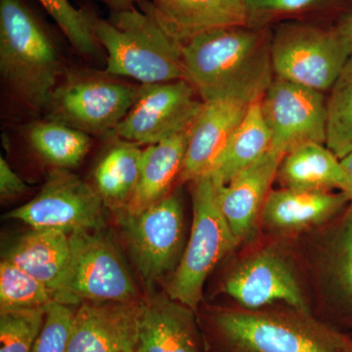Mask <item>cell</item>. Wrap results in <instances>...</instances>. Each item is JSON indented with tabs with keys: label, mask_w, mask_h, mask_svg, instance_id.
Segmentation results:
<instances>
[{
	"label": "cell",
	"mask_w": 352,
	"mask_h": 352,
	"mask_svg": "<svg viewBox=\"0 0 352 352\" xmlns=\"http://www.w3.org/2000/svg\"><path fill=\"white\" fill-rule=\"evenodd\" d=\"M142 154L140 145L118 138L100 157L94 170V187L106 207L117 212L131 201L138 187Z\"/></svg>",
	"instance_id": "cell-24"
},
{
	"label": "cell",
	"mask_w": 352,
	"mask_h": 352,
	"mask_svg": "<svg viewBox=\"0 0 352 352\" xmlns=\"http://www.w3.org/2000/svg\"><path fill=\"white\" fill-rule=\"evenodd\" d=\"M134 352H201L195 311L168 296L143 300Z\"/></svg>",
	"instance_id": "cell-19"
},
{
	"label": "cell",
	"mask_w": 352,
	"mask_h": 352,
	"mask_svg": "<svg viewBox=\"0 0 352 352\" xmlns=\"http://www.w3.org/2000/svg\"><path fill=\"white\" fill-rule=\"evenodd\" d=\"M29 187L10 168L3 157H0V196L2 200L16 198L27 192Z\"/></svg>",
	"instance_id": "cell-33"
},
{
	"label": "cell",
	"mask_w": 352,
	"mask_h": 352,
	"mask_svg": "<svg viewBox=\"0 0 352 352\" xmlns=\"http://www.w3.org/2000/svg\"><path fill=\"white\" fill-rule=\"evenodd\" d=\"M340 161H342V166L346 168L347 175H349V192L347 196L349 197V200H351V203L352 204V152L349 153L347 156L340 160Z\"/></svg>",
	"instance_id": "cell-35"
},
{
	"label": "cell",
	"mask_w": 352,
	"mask_h": 352,
	"mask_svg": "<svg viewBox=\"0 0 352 352\" xmlns=\"http://www.w3.org/2000/svg\"><path fill=\"white\" fill-rule=\"evenodd\" d=\"M62 62L56 46L23 0H0V73L13 96L47 108Z\"/></svg>",
	"instance_id": "cell-4"
},
{
	"label": "cell",
	"mask_w": 352,
	"mask_h": 352,
	"mask_svg": "<svg viewBox=\"0 0 352 352\" xmlns=\"http://www.w3.org/2000/svg\"><path fill=\"white\" fill-rule=\"evenodd\" d=\"M295 258L278 244L252 250L229 271L222 292L245 309L282 303L311 314Z\"/></svg>",
	"instance_id": "cell-10"
},
{
	"label": "cell",
	"mask_w": 352,
	"mask_h": 352,
	"mask_svg": "<svg viewBox=\"0 0 352 352\" xmlns=\"http://www.w3.org/2000/svg\"><path fill=\"white\" fill-rule=\"evenodd\" d=\"M191 126L143 150L138 187L131 201L122 210L138 212L170 194L173 183L179 179Z\"/></svg>",
	"instance_id": "cell-21"
},
{
	"label": "cell",
	"mask_w": 352,
	"mask_h": 352,
	"mask_svg": "<svg viewBox=\"0 0 352 352\" xmlns=\"http://www.w3.org/2000/svg\"><path fill=\"white\" fill-rule=\"evenodd\" d=\"M105 204L95 187L69 170L51 171L38 195L9 212L34 229H54L67 234L105 228Z\"/></svg>",
	"instance_id": "cell-11"
},
{
	"label": "cell",
	"mask_w": 352,
	"mask_h": 352,
	"mask_svg": "<svg viewBox=\"0 0 352 352\" xmlns=\"http://www.w3.org/2000/svg\"><path fill=\"white\" fill-rule=\"evenodd\" d=\"M140 87L96 76H71L53 92L47 108L50 120L85 133L103 135L129 112Z\"/></svg>",
	"instance_id": "cell-12"
},
{
	"label": "cell",
	"mask_w": 352,
	"mask_h": 352,
	"mask_svg": "<svg viewBox=\"0 0 352 352\" xmlns=\"http://www.w3.org/2000/svg\"><path fill=\"white\" fill-rule=\"evenodd\" d=\"M271 63L275 78L330 91L352 55L338 28L286 25L270 39Z\"/></svg>",
	"instance_id": "cell-8"
},
{
	"label": "cell",
	"mask_w": 352,
	"mask_h": 352,
	"mask_svg": "<svg viewBox=\"0 0 352 352\" xmlns=\"http://www.w3.org/2000/svg\"><path fill=\"white\" fill-rule=\"evenodd\" d=\"M282 157L270 149L226 184L219 183L220 208L240 245L254 241L258 235L263 205L276 180Z\"/></svg>",
	"instance_id": "cell-17"
},
{
	"label": "cell",
	"mask_w": 352,
	"mask_h": 352,
	"mask_svg": "<svg viewBox=\"0 0 352 352\" xmlns=\"http://www.w3.org/2000/svg\"><path fill=\"white\" fill-rule=\"evenodd\" d=\"M307 233L300 256L312 288L333 327L352 337V204Z\"/></svg>",
	"instance_id": "cell-7"
},
{
	"label": "cell",
	"mask_w": 352,
	"mask_h": 352,
	"mask_svg": "<svg viewBox=\"0 0 352 352\" xmlns=\"http://www.w3.org/2000/svg\"><path fill=\"white\" fill-rule=\"evenodd\" d=\"M107 1L111 6L113 7L116 11H120L131 8L138 0H107Z\"/></svg>",
	"instance_id": "cell-36"
},
{
	"label": "cell",
	"mask_w": 352,
	"mask_h": 352,
	"mask_svg": "<svg viewBox=\"0 0 352 352\" xmlns=\"http://www.w3.org/2000/svg\"><path fill=\"white\" fill-rule=\"evenodd\" d=\"M271 149L282 156L307 143L326 145L327 98L324 92L274 78L261 99Z\"/></svg>",
	"instance_id": "cell-13"
},
{
	"label": "cell",
	"mask_w": 352,
	"mask_h": 352,
	"mask_svg": "<svg viewBox=\"0 0 352 352\" xmlns=\"http://www.w3.org/2000/svg\"><path fill=\"white\" fill-rule=\"evenodd\" d=\"M349 204L344 192L271 190L261 212V226L281 237H295L325 226Z\"/></svg>",
	"instance_id": "cell-18"
},
{
	"label": "cell",
	"mask_w": 352,
	"mask_h": 352,
	"mask_svg": "<svg viewBox=\"0 0 352 352\" xmlns=\"http://www.w3.org/2000/svg\"><path fill=\"white\" fill-rule=\"evenodd\" d=\"M71 258L69 234L54 229H34L16 241L3 258L56 291Z\"/></svg>",
	"instance_id": "cell-23"
},
{
	"label": "cell",
	"mask_w": 352,
	"mask_h": 352,
	"mask_svg": "<svg viewBox=\"0 0 352 352\" xmlns=\"http://www.w3.org/2000/svg\"><path fill=\"white\" fill-rule=\"evenodd\" d=\"M99 45L107 51L105 73L141 85L185 80L183 43L159 20L148 2L141 10L116 11L109 20L92 19Z\"/></svg>",
	"instance_id": "cell-3"
},
{
	"label": "cell",
	"mask_w": 352,
	"mask_h": 352,
	"mask_svg": "<svg viewBox=\"0 0 352 352\" xmlns=\"http://www.w3.org/2000/svg\"><path fill=\"white\" fill-rule=\"evenodd\" d=\"M152 10L182 43L220 28L248 25L244 0H152Z\"/></svg>",
	"instance_id": "cell-20"
},
{
	"label": "cell",
	"mask_w": 352,
	"mask_h": 352,
	"mask_svg": "<svg viewBox=\"0 0 352 352\" xmlns=\"http://www.w3.org/2000/svg\"><path fill=\"white\" fill-rule=\"evenodd\" d=\"M52 292L39 280L6 259L0 263V310L45 307Z\"/></svg>",
	"instance_id": "cell-28"
},
{
	"label": "cell",
	"mask_w": 352,
	"mask_h": 352,
	"mask_svg": "<svg viewBox=\"0 0 352 352\" xmlns=\"http://www.w3.org/2000/svg\"><path fill=\"white\" fill-rule=\"evenodd\" d=\"M337 28L342 32V36L346 38L347 43H349L352 50V11L351 13L347 14Z\"/></svg>",
	"instance_id": "cell-34"
},
{
	"label": "cell",
	"mask_w": 352,
	"mask_h": 352,
	"mask_svg": "<svg viewBox=\"0 0 352 352\" xmlns=\"http://www.w3.org/2000/svg\"><path fill=\"white\" fill-rule=\"evenodd\" d=\"M210 333L217 352H351L349 335L286 305L215 310Z\"/></svg>",
	"instance_id": "cell-2"
},
{
	"label": "cell",
	"mask_w": 352,
	"mask_h": 352,
	"mask_svg": "<svg viewBox=\"0 0 352 352\" xmlns=\"http://www.w3.org/2000/svg\"><path fill=\"white\" fill-rule=\"evenodd\" d=\"M53 20L59 25L69 43L80 54L94 56L99 43L92 29V18L78 10L69 0H38Z\"/></svg>",
	"instance_id": "cell-30"
},
{
	"label": "cell",
	"mask_w": 352,
	"mask_h": 352,
	"mask_svg": "<svg viewBox=\"0 0 352 352\" xmlns=\"http://www.w3.org/2000/svg\"><path fill=\"white\" fill-rule=\"evenodd\" d=\"M71 258L54 292V302L78 307L85 302L142 300L117 245L104 232L69 234Z\"/></svg>",
	"instance_id": "cell-6"
},
{
	"label": "cell",
	"mask_w": 352,
	"mask_h": 352,
	"mask_svg": "<svg viewBox=\"0 0 352 352\" xmlns=\"http://www.w3.org/2000/svg\"><path fill=\"white\" fill-rule=\"evenodd\" d=\"M276 180L281 188L349 192V175L342 161L319 143H307L285 155Z\"/></svg>",
	"instance_id": "cell-22"
},
{
	"label": "cell",
	"mask_w": 352,
	"mask_h": 352,
	"mask_svg": "<svg viewBox=\"0 0 352 352\" xmlns=\"http://www.w3.org/2000/svg\"><path fill=\"white\" fill-rule=\"evenodd\" d=\"M249 15L273 16L298 12L321 0H244Z\"/></svg>",
	"instance_id": "cell-32"
},
{
	"label": "cell",
	"mask_w": 352,
	"mask_h": 352,
	"mask_svg": "<svg viewBox=\"0 0 352 352\" xmlns=\"http://www.w3.org/2000/svg\"><path fill=\"white\" fill-rule=\"evenodd\" d=\"M196 94L186 80L141 85L135 103L113 133L140 146L162 142L191 126L201 105Z\"/></svg>",
	"instance_id": "cell-14"
},
{
	"label": "cell",
	"mask_w": 352,
	"mask_h": 352,
	"mask_svg": "<svg viewBox=\"0 0 352 352\" xmlns=\"http://www.w3.org/2000/svg\"><path fill=\"white\" fill-rule=\"evenodd\" d=\"M251 102L236 97L201 101L192 122L180 182H193L214 168L227 143L240 126Z\"/></svg>",
	"instance_id": "cell-16"
},
{
	"label": "cell",
	"mask_w": 352,
	"mask_h": 352,
	"mask_svg": "<svg viewBox=\"0 0 352 352\" xmlns=\"http://www.w3.org/2000/svg\"><path fill=\"white\" fill-rule=\"evenodd\" d=\"M76 307L53 302L45 307V320L32 352H68Z\"/></svg>",
	"instance_id": "cell-31"
},
{
	"label": "cell",
	"mask_w": 352,
	"mask_h": 352,
	"mask_svg": "<svg viewBox=\"0 0 352 352\" xmlns=\"http://www.w3.org/2000/svg\"><path fill=\"white\" fill-rule=\"evenodd\" d=\"M142 302L143 300L78 305L68 352H134Z\"/></svg>",
	"instance_id": "cell-15"
},
{
	"label": "cell",
	"mask_w": 352,
	"mask_h": 352,
	"mask_svg": "<svg viewBox=\"0 0 352 352\" xmlns=\"http://www.w3.org/2000/svg\"><path fill=\"white\" fill-rule=\"evenodd\" d=\"M270 149L271 133L264 120L259 99L252 102L244 120L208 175L220 184H226Z\"/></svg>",
	"instance_id": "cell-25"
},
{
	"label": "cell",
	"mask_w": 352,
	"mask_h": 352,
	"mask_svg": "<svg viewBox=\"0 0 352 352\" xmlns=\"http://www.w3.org/2000/svg\"><path fill=\"white\" fill-rule=\"evenodd\" d=\"M25 135L32 149L59 170L78 166L92 143L89 134L52 120L30 124Z\"/></svg>",
	"instance_id": "cell-26"
},
{
	"label": "cell",
	"mask_w": 352,
	"mask_h": 352,
	"mask_svg": "<svg viewBox=\"0 0 352 352\" xmlns=\"http://www.w3.org/2000/svg\"><path fill=\"white\" fill-rule=\"evenodd\" d=\"M349 351L352 352V337L351 336V342H349Z\"/></svg>",
	"instance_id": "cell-37"
},
{
	"label": "cell",
	"mask_w": 352,
	"mask_h": 352,
	"mask_svg": "<svg viewBox=\"0 0 352 352\" xmlns=\"http://www.w3.org/2000/svg\"><path fill=\"white\" fill-rule=\"evenodd\" d=\"M193 183V223L182 258L166 287L173 300L198 310L208 275L240 245L219 205L217 182L210 175Z\"/></svg>",
	"instance_id": "cell-5"
},
{
	"label": "cell",
	"mask_w": 352,
	"mask_h": 352,
	"mask_svg": "<svg viewBox=\"0 0 352 352\" xmlns=\"http://www.w3.org/2000/svg\"><path fill=\"white\" fill-rule=\"evenodd\" d=\"M127 249L144 283L173 274L184 252V215L177 192L138 212L117 210Z\"/></svg>",
	"instance_id": "cell-9"
},
{
	"label": "cell",
	"mask_w": 352,
	"mask_h": 352,
	"mask_svg": "<svg viewBox=\"0 0 352 352\" xmlns=\"http://www.w3.org/2000/svg\"><path fill=\"white\" fill-rule=\"evenodd\" d=\"M184 78L201 101L217 97L259 100L273 78L270 41L247 25L201 32L182 47Z\"/></svg>",
	"instance_id": "cell-1"
},
{
	"label": "cell",
	"mask_w": 352,
	"mask_h": 352,
	"mask_svg": "<svg viewBox=\"0 0 352 352\" xmlns=\"http://www.w3.org/2000/svg\"><path fill=\"white\" fill-rule=\"evenodd\" d=\"M326 146L340 160L352 152V55L327 97Z\"/></svg>",
	"instance_id": "cell-27"
},
{
	"label": "cell",
	"mask_w": 352,
	"mask_h": 352,
	"mask_svg": "<svg viewBox=\"0 0 352 352\" xmlns=\"http://www.w3.org/2000/svg\"><path fill=\"white\" fill-rule=\"evenodd\" d=\"M45 314V307L0 310V352H32Z\"/></svg>",
	"instance_id": "cell-29"
}]
</instances>
